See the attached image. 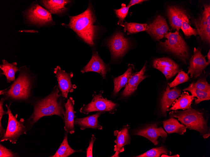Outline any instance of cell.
I'll list each match as a JSON object with an SVG mask.
<instances>
[{
  "mask_svg": "<svg viewBox=\"0 0 210 157\" xmlns=\"http://www.w3.org/2000/svg\"><path fill=\"white\" fill-rule=\"evenodd\" d=\"M60 91L58 85H55L51 92L46 97H41L34 96L30 104L33 107V111L30 117L24 121L28 131L44 117L57 115L64 121L65 98Z\"/></svg>",
  "mask_w": 210,
  "mask_h": 157,
  "instance_id": "cell-1",
  "label": "cell"
},
{
  "mask_svg": "<svg viewBox=\"0 0 210 157\" xmlns=\"http://www.w3.org/2000/svg\"><path fill=\"white\" fill-rule=\"evenodd\" d=\"M18 71L17 78L8 87L0 91V95L11 104L23 102L30 105L37 86L38 76L26 65L20 67Z\"/></svg>",
  "mask_w": 210,
  "mask_h": 157,
  "instance_id": "cell-2",
  "label": "cell"
},
{
  "mask_svg": "<svg viewBox=\"0 0 210 157\" xmlns=\"http://www.w3.org/2000/svg\"><path fill=\"white\" fill-rule=\"evenodd\" d=\"M69 17V24L62 25L71 29L85 42L93 46L97 27L94 24L95 19L90 6L80 14Z\"/></svg>",
  "mask_w": 210,
  "mask_h": 157,
  "instance_id": "cell-3",
  "label": "cell"
},
{
  "mask_svg": "<svg viewBox=\"0 0 210 157\" xmlns=\"http://www.w3.org/2000/svg\"><path fill=\"white\" fill-rule=\"evenodd\" d=\"M171 116L179 121L190 130L197 131L203 135L208 133L207 122L203 113L192 108L183 111H173L169 113Z\"/></svg>",
  "mask_w": 210,
  "mask_h": 157,
  "instance_id": "cell-4",
  "label": "cell"
},
{
  "mask_svg": "<svg viewBox=\"0 0 210 157\" xmlns=\"http://www.w3.org/2000/svg\"><path fill=\"white\" fill-rule=\"evenodd\" d=\"M164 37L167 39L164 42H160L161 47L165 51L173 53L186 63L189 57L188 47L178 31L167 33Z\"/></svg>",
  "mask_w": 210,
  "mask_h": 157,
  "instance_id": "cell-5",
  "label": "cell"
},
{
  "mask_svg": "<svg viewBox=\"0 0 210 157\" xmlns=\"http://www.w3.org/2000/svg\"><path fill=\"white\" fill-rule=\"evenodd\" d=\"M11 104H5L8 112V125L5 134L0 139V142L8 141L12 144H15L20 136L26 134L28 131L24 124L25 120L21 118L19 121L17 119L18 114H13L10 108Z\"/></svg>",
  "mask_w": 210,
  "mask_h": 157,
  "instance_id": "cell-6",
  "label": "cell"
},
{
  "mask_svg": "<svg viewBox=\"0 0 210 157\" xmlns=\"http://www.w3.org/2000/svg\"><path fill=\"white\" fill-rule=\"evenodd\" d=\"M103 90L100 91L98 94L95 92L92 95L91 101L88 104L83 105L80 110V112L86 115L95 112H108L114 113L116 110L118 104L111 100L104 98L102 96Z\"/></svg>",
  "mask_w": 210,
  "mask_h": 157,
  "instance_id": "cell-7",
  "label": "cell"
},
{
  "mask_svg": "<svg viewBox=\"0 0 210 157\" xmlns=\"http://www.w3.org/2000/svg\"><path fill=\"white\" fill-rule=\"evenodd\" d=\"M25 13L27 20L34 25L42 27L54 23L51 13L35 2L31 4Z\"/></svg>",
  "mask_w": 210,
  "mask_h": 157,
  "instance_id": "cell-8",
  "label": "cell"
},
{
  "mask_svg": "<svg viewBox=\"0 0 210 157\" xmlns=\"http://www.w3.org/2000/svg\"><path fill=\"white\" fill-rule=\"evenodd\" d=\"M204 9L201 14L195 19L194 22L198 34L202 40L210 43V6L207 4L203 5Z\"/></svg>",
  "mask_w": 210,
  "mask_h": 157,
  "instance_id": "cell-9",
  "label": "cell"
},
{
  "mask_svg": "<svg viewBox=\"0 0 210 157\" xmlns=\"http://www.w3.org/2000/svg\"><path fill=\"white\" fill-rule=\"evenodd\" d=\"M54 73L55 74V76L58 81L61 94L64 98L68 99V93L73 92L77 87L71 81L74 75L73 73H67L62 70L59 66H57L54 69Z\"/></svg>",
  "mask_w": 210,
  "mask_h": 157,
  "instance_id": "cell-10",
  "label": "cell"
},
{
  "mask_svg": "<svg viewBox=\"0 0 210 157\" xmlns=\"http://www.w3.org/2000/svg\"><path fill=\"white\" fill-rule=\"evenodd\" d=\"M107 44L114 60L122 56L129 47L128 39L120 32L115 33L108 40Z\"/></svg>",
  "mask_w": 210,
  "mask_h": 157,
  "instance_id": "cell-11",
  "label": "cell"
},
{
  "mask_svg": "<svg viewBox=\"0 0 210 157\" xmlns=\"http://www.w3.org/2000/svg\"><path fill=\"white\" fill-rule=\"evenodd\" d=\"M210 62L206 61L205 57L202 54L201 48H194L187 74H190L191 78L200 76Z\"/></svg>",
  "mask_w": 210,
  "mask_h": 157,
  "instance_id": "cell-12",
  "label": "cell"
},
{
  "mask_svg": "<svg viewBox=\"0 0 210 157\" xmlns=\"http://www.w3.org/2000/svg\"><path fill=\"white\" fill-rule=\"evenodd\" d=\"M169 29L164 18L158 15L152 23L147 25L145 31L156 40H159L168 33Z\"/></svg>",
  "mask_w": 210,
  "mask_h": 157,
  "instance_id": "cell-13",
  "label": "cell"
},
{
  "mask_svg": "<svg viewBox=\"0 0 210 157\" xmlns=\"http://www.w3.org/2000/svg\"><path fill=\"white\" fill-rule=\"evenodd\" d=\"M167 12L170 24L173 29L179 30L183 19L191 24L189 17L183 9L176 6H169Z\"/></svg>",
  "mask_w": 210,
  "mask_h": 157,
  "instance_id": "cell-14",
  "label": "cell"
},
{
  "mask_svg": "<svg viewBox=\"0 0 210 157\" xmlns=\"http://www.w3.org/2000/svg\"><path fill=\"white\" fill-rule=\"evenodd\" d=\"M108 66L101 59L97 52L93 53L91 58L88 63L81 70L84 73L90 71L98 73L103 79H106V75L109 71Z\"/></svg>",
  "mask_w": 210,
  "mask_h": 157,
  "instance_id": "cell-15",
  "label": "cell"
},
{
  "mask_svg": "<svg viewBox=\"0 0 210 157\" xmlns=\"http://www.w3.org/2000/svg\"><path fill=\"white\" fill-rule=\"evenodd\" d=\"M134 134L144 137L152 142L155 145L158 143V140L159 137L164 138L167 133L162 127L158 128L156 123L148 126L144 128L135 131Z\"/></svg>",
  "mask_w": 210,
  "mask_h": 157,
  "instance_id": "cell-16",
  "label": "cell"
},
{
  "mask_svg": "<svg viewBox=\"0 0 210 157\" xmlns=\"http://www.w3.org/2000/svg\"><path fill=\"white\" fill-rule=\"evenodd\" d=\"M75 102L73 98L70 97L67 99V101L65 104L64 128L65 132L70 134L75 133V121L76 112L74 108Z\"/></svg>",
  "mask_w": 210,
  "mask_h": 157,
  "instance_id": "cell-17",
  "label": "cell"
},
{
  "mask_svg": "<svg viewBox=\"0 0 210 157\" xmlns=\"http://www.w3.org/2000/svg\"><path fill=\"white\" fill-rule=\"evenodd\" d=\"M104 112H98L96 113L82 118L75 119V124L80 128L81 130L90 128L94 129H102L103 127L100 125L98 121V118Z\"/></svg>",
  "mask_w": 210,
  "mask_h": 157,
  "instance_id": "cell-18",
  "label": "cell"
},
{
  "mask_svg": "<svg viewBox=\"0 0 210 157\" xmlns=\"http://www.w3.org/2000/svg\"><path fill=\"white\" fill-rule=\"evenodd\" d=\"M180 95V89L176 87L170 89L168 84L160 101L161 111L163 115L166 116L167 110Z\"/></svg>",
  "mask_w": 210,
  "mask_h": 157,
  "instance_id": "cell-19",
  "label": "cell"
},
{
  "mask_svg": "<svg viewBox=\"0 0 210 157\" xmlns=\"http://www.w3.org/2000/svg\"><path fill=\"white\" fill-rule=\"evenodd\" d=\"M146 70V64H145L139 72L131 75L122 93V96L124 97H128L137 89L139 84L147 77L144 75Z\"/></svg>",
  "mask_w": 210,
  "mask_h": 157,
  "instance_id": "cell-20",
  "label": "cell"
},
{
  "mask_svg": "<svg viewBox=\"0 0 210 157\" xmlns=\"http://www.w3.org/2000/svg\"><path fill=\"white\" fill-rule=\"evenodd\" d=\"M71 1L67 0H42L41 4L51 14H61L67 10L66 6Z\"/></svg>",
  "mask_w": 210,
  "mask_h": 157,
  "instance_id": "cell-21",
  "label": "cell"
},
{
  "mask_svg": "<svg viewBox=\"0 0 210 157\" xmlns=\"http://www.w3.org/2000/svg\"><path fill=\"white\" fill-rule=\"evenodd\" d=\"M130 127L128 125L124 126L120 130H116L114 132L116 139L114 140L116 144L114 146V150L119 151L120 153L124 150V147L130 143V138L129 130Z\"/></svg>",
  "mask_w": 210,
  "mask_h": 157,
  "instance_id": "cell-22",
  "label": "cell"
},
{
  "mask_svg": "<svg viewBox=\"0 0 210 157\" xmlns=\"http://www.w3.org/2000/svg\"><path fill=\"white\" fill-rule=\"evenodd\" d=\"M195 97L190 95L186 92H184L178 99H176L172 104V107L169 108L167 111L171 110H176L178 109L185 110L191 108V104Z\"/></svg>",
  "mask_w": 210,
  "mask_h": 157,
  "instance_id": "cell-23",
  "label": "cell"
},
{
  "mask_svg": "<svg viewBox=\"0 0 210 157\" xmlns=\"http://www.w3.org/2000/svg\"><path fill=\"white\" fill-rule=\"evenodd\" d=\"M2 62V64L0 65V68L3 72L0 73V76L4 75L5 76L7 83L14 81L16 79L15 73L19 70L17 62L9 63L5 59H3Z\"/></svg>",
  "mask_w": 210,
  "mask_h": 157,
  "instance_id": "cell-24",
  "label": "cell"
},
{
  "mask_svg": "<svg viewBox=\"0 0 210 157\" xmlns=\"http://www.w3.org/2000/svg\"><path fill=\"white\" fill-rule=\"evenodd\" d=\"M134 69L132 65L129 64L127 70L123 75L113 79L114 89L112 95L115 96L123 87L126 86Z\"/></svg>",
  "mask_w": 210,
  "mask_h": 157,
  "instance_id": "cell-25",
  "label": "cell"
},
{
  "mask_svg": "<svg viewBox=\"0 0 210 157\" xmlns=\"http://www.w3.org/2000/svg\"><path fill=\"white\" fill-rule=\"evenodd\" d=\"M68 133L65 132L64 139L59 148L54 155L49 157H68L74 153L83 152L81 150H74L70 147L68 140Z\"/></svg>",
  "mask_w": 210,
  "mask_h": 157,
  "instance_id": "cell-26",
  "label": "cell"
},
{
  "mask_svg": "<svg viewBox=\"0 0 210 157\" xmlns=\"http://www.w3.org/2000/svg\"><path fill=\"white\" fill-rule=\"evenodd\" d=\"M163 128L168 133H176L182 135L186 131L187 128L180 123L178 121L173 117L163 122Z\"/></svg>",
  "mask_w": 210,
  "mask_h": 157,
  "instance_id": "cell-27",
  "label": "cell"
},
{
  "mask_svg": "<svg viewBox=\"0 0 210 157\" xmlns=\"http://www.w3.org/2000/svg\"><path fill=\"white\" fill-rule=\"evenodd\" d=\"M183 91H188L194 97H196L197 99L195 100V103L197 104L205 100H208L210 99V92L200 90L189 86L183 90Z\"/></svg>",
  "mask_w": 210,
  "mask_h": 157,
  "instance_id": "cell-28",
  "label": "cell"
},
{
  "mask_svg": "<svg viewBox=\"0 0 210 157\" xmlns=\"http://www.w3.org/2000/svg\"><path fill=\"white\" fill-rule=\"evenodd\" d=\"M147 24H141L135 23H127L124 24L125 32L127 31V34L135 33L146 30Z\"/></svg>",
  "mask_w": 210,
  "mask_h": 157,
  "instance_id": "cell-29",
  "label": "cell"
},
{
  "mask_svg": "<svg viewBox=\"0 0 210 157\" xmlns=\"http://www.w3.org/2000/svg\"><path fill=\"white\" fill-rule=\"evenodd\" d=\"M153 66L156 69L159 67L168 66L179 69L178 65L170 58L166 57L154 60L153 61Z\"/></svg>",
  "mask_w": 210,
  "mask_h": 157,
  "instance_id": "cell-30",
  "label": "cell"
},
{
  "mask_svg": "<svg viewBox=\"0 0 210 157\" xmlns=\"http://www.w3.org/2000/svg\"><path fill=\"white\" fill-rule=\"evenodd\" d=\"M169 152L164 146L153 148L137 157H159L161 154H169Z\"/></svg>",
  "mask_w": 210,
  "mask_h": 157,
  "instance_id": "cell-31",
  "label": "cell"
},
{
  "mask_svg": "<svg viewBox=\"0 0 210 157\" xmlns=\"http://www.w3.org/2000/svg\"><path fill=\"white\" fill-rule=\"evenodd\" d=\"M189 79L187 74L183 71H181L179 72L174 80L168 84L170 88L174 87L180 84L188 81Z\"/></svg>",
  "mask_w": 210,
  "mask_h": 157,
  "instance_id": "cell-32",
  "label": "cell"
},
{
  "mask_svg": "<svg viewBox=\"0 0 210 157\" xmlns=\"http://www.w3.org/2000/svg\"><path fill=\"white\" fill-rule=\"evenodd\" d=\"M129 8L128 6L126 7L125 4L123 3L120 8L114 10L117 16L119 19L118 24L123 26V22L128 14Z\"/></svg>",
  "mask_w": 210,
  "mask_h": 157,
  "instance_id": "cell-33",
  "label": "cell"
},
{
  "mask_svg": "<svg viewBox=\"0 0 210 157\" xmlns=\"http://www.w3.org/2000/svg\"><path fill=\"white\" fill-rule=\"evenodd\" d=\"M190 25L185 19H183L180 29L182 30L185 35L186 37H189L192 35L196 36L198 34L197 29L192 28Z\"/></svg>",
  "mask_w": 210,
  "mask_h": 157,
  "instance_id": "cell-34",
  "label": "cell"
},
{
  "mask_svg": "<svg viewBox=\"0 0 210 157\" xmlns=\"http://www.w3.org/2000/svg\"><path fill=\"white\" fill-rule=\"evenodd\" d=\"M190 85L194 88L210 92V85L207 82L205 78L200 79L196 82L192 83Z\"/></svg>",
  "mask_w": 210,
  "mask_h": 157,
  "instance_id": "cell-35",
  "label": "cell"
},
{
  "mask_svg": "<svg viewBox=\"0 0 210 157\" xmlns=\"http://www.w3.org/2000/svg\"><path fill=\"white\" fill-rule=\"evenodd\" d=\"M156 69L161 71L164 74L167 80L174 76L179 71V69L168 66L159 67Z\"/></svg>",
  "mask_w": 210,
  "mask_h": 157,
  "instance_id": "cell-36",
  "label": "cell"
},
{
  "mask_svg": "<svg viewBox=\"0 0 210 157\" xmlns=\"http://www.w3.org/2000/svg\"><path fill=\"white\" fill-rule=\"evenodd\" d=\"M5 101L4 97H2L0 100V139L4 136L6 130L2 126L1 121L3 115L8 114L7 110L5 111L3 109V104Z\"/></svg>",
  "mask_w": 210,
  "mask_h": 157,
  "instance_id": "cell-37",
  "label": "cell"
},
{
  "mask_svg": "<svg viewBox=\"0 0 210 157\" xmlns=\"http://www.w3.org/2000/svg\"><path fill=\"white\" fill-rule=\"evenodd\" d=\"M18 153L14 152L0 144V157H19Z\"/></svg>",
  "mask_w": 210,
  "mask_h": 157,
  "instance_id": "cell-38",
  "label": "cell"
},
{
  "mask_svg": "<svg viewBox=\"0 0 210 157\" xmlns=\"http://www.w3.org/2000/svg\"><path fill=\"white\" fill-rule=\"evenodd\" d=\"M96 138L94 134L92 135V137L89 142V145L86 149V156L87 157H93V146Z\"/></svg>",
  "mask_w": 210,
  "mask_h": 157,
  "instance_id": "cell-39",
  "label": "cell"
},
{
  "mask_svg": "<svg viewBox=\"0 0 210 157\" xmlns=\"http://www.w3.org/2000/svg\"><path fill=\"white\" fill-rule=\"evenodd\" d=\"M145 1V0H131L130 1V3H129V4L127 6L128 7H130L134 5L135 4H139V3H141L143 1Z\"/></svg>",
  "mask_w": 210,
  "mask_h": 157,
  "instance_id": "cell-40",
  "label": "cell"
},
{
  "mask_svg": "<svg viewBox=\"0 0 210 157\" xmlns=\"http://www.w3.org/2000/svg\"><path fill=\"white\" fill-rule=\"evenodd\" d=\"M161 157H179L180 155L179 154L174 155L172 156H169L167 155H166L165 154H163L161 156Z\"/></svg>",
  "mask_w": 210,
  "mask_h": 157,
  "instance_id": "cell-41",
  "label": "cell"
},
{
  "mask_svg": "<svg viewBox=\"0 0 210 157\" xmlns=\"http://www.w3.org/2000/svg\"><path fill=\"white\" fill-rule=\"evenodd\" d=\"M120 153L119 151H116V152H115V153L114 154H113V155L111 157H119V154Z\"/></svg>",
  "mask_w": 210,
  "mask_h": 157,
  "instance_id": "cell-42",
  "label": "cell"
},
{
  "mask_svg": "<svg viewBox=\"0 0 210 157\" xmlns=\"http://www.w3.org/2000/svg\"><path fill=\"white\" fill-rule=\"evenodd\" d=\"M207 56V59L208 60V61L210 62V50H209L208 52V53Z\"/></svg>",
  "mask_w": 210,
  "mask_h": 157,
  "instance_id": "cell-43",
  "label": "cell"
}]
</instances>
